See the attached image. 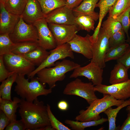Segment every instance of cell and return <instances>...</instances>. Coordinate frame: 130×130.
<instances>
[{"instance_id":"obj_8","label":"cell","mask_w":130,"mask_h":130,"mask_svg":"<svg viewBox=\"0 0 130 130\" xmlns=\"http://www.w3.org/2000/svg\"><path fill=\"white\" fill-rule=\"evenodd\" d=\"M50 52L49 55L44 62L27 76L29 78H33L38 71L43 68L54 66L55 62L58 60L63 59L67 57L72 59L74 58L73 52L68 43L57 46Z\"/></svg>"},{"instance_id":"obj_31","label":"cell","mask_w":130,"mask_h":130,"mask_svg":"<svg viewBox=\"0 0 130 130\" xmlns=\"http://www.w3.org/2000/svg\"><path fill=\"white\" fill-rule=\"evenodd\" d=\"M15 45L8 34H0V55L12 52Z\"/></svg>"},{"instance_id":"obj_17","label":"cell","mask_w":130,"mask_h":130,"mask_svg":"<svg viewBox=\"0 0 130 130\" xmlns=\"http://www.w3.org/2000/svg\"><path fill=\"white\" fill-rule=\"evenodd\" d=\"M24 21L33 24L38 20L45 18L40 5L37 0H27L24 10L20 16Z\"/></svg>"},{"instance_id":"obj_27","label":"cell","mask_w":130,"mask_h":130,"mask_svg":"<svg viewBox=\"0 0 130 130\" xmlns=\"http://www.w3.org/2000/svg\"><path fill=\"white\" fill-rule=\"evenodd\" d=\"M130 7V0H116L109 12V16L116 19Z\"/></svg>"},{"instance_id":"obj_15","label":"cell","mask_w":130,"mask_h":130,"mask_svg":"<svg viewBox=\"0 0 130 130\" xmlns=\"http://www.w3.org/2000/svg\"><path fill=\"white\" fill-rule=\"evenodd\" d=\"M91 36L87 34L85 37H83L76 34L68 43L72 51L81 54L88 59H91L93 57V54Z\"/></svg>"},{"instance_id":"obj_32","label":"cell","mask_w":130,"mask_h":130,"mask_svg":"<svg viewBox=\"0 0 130 130\" xmlns=\"http://www.w3.org/2000/svg\"><path fill=\"white\" fill-rule=\"evenodd\" d=\"M116 19L122 25L123 28L127 35L126 42L130 43V37L128 33L130 27V7Z\"/></svg>"},{"instance_id":"obj_13","label":"cell","mask_w":130,"mask_h":130,"mask_svg":"<svg viewBox=\"0 0 130 130\" xmlns=\"http://www.w3.org/2000/svg\"><path fill=\"white\" fill-rule=\"evenodd\" d=\"M56 42L57 46L68 43L79 31L75 25H59L48 23Z\"/></svg>"},{"instance_id":"obj_36","label":"cell","mask_w":130,"mask_h":130,"mask_svg":"<svg viewBox=\"0 0 130 130\" xmlns=\"http://www.w3.org/2000/svg\"><path fill=\"white\" fill-rule=\"evenodd\" d=\"M117 60V63H121L128 70L130 68V45Z\"/></svg>"},{"instance_id":"obj_10","label":"cell","mask_w":130,"mask_h":130,"mask_svg":"<svg viewBox=\"0 0 130 130\" xmlns=\"http://www.w3.org/2000/svg\"><path fill=\"white\" fill-rule=\"evenodd\" d=\"M103 69L97 64L91 62L86 66L81 67L80 65L75 68L69 77L77 78L79 77H84L91 80L94 85H97L102 84Z\"/></svg>"},{"instance_id":"obj_22","label":"cell","mask_w":130,"mask_h":130,"mask_svg":"<svg viewBox=\"0 0 130 130\" xmlns=\"http://www.w3.org/2000/svg\"><path fill=\"white\" fill-rule=\"evenodd\" d=\"M130 105V98L125 100L120 105L115 109L110 107L106 109L103 112L107 116L109 122V130H120V126H116V119L117 115L122 108Z\"/></svg>"},{"instance_id":"obj_47","label":"cell","mask_w":130,"mask_h":130,"mask_svg":"<svg viewBox=\"0 0 130 130\" xmlns=\"http://www.w3.org/2000/svg\"></svg>"},{"instance_id":"obj_34","label":"cell","mask_w":130,"mask_h":130,"mask_svg":"<svg viewBox=\"0 0 130 130\" xmlns=\"http://www.w3.org/2000/svg\"><path fill=\"white\" fill-rule=\"evenodd\" d=\"M125 33L123 29L114 33L109 38L110 48L117 46L125 42Z\"/></svg>"},{"instance_id":"obj_40","label":"cell","mask_w":130,"mask_h":130,"mask_svg":"<svg viewBox=\"0 0 130 130\" xmlns=\"http://www.w3.org/2000/svg\"><path fill=\"white\" fill-rule=\"evenodd\" d=\"M10 119L5 114L0 110V130H3L10 123Z\"/></svg>"},{"instance_id":"obj_20","label":"cell","mask_w":130,"mask_h":130,"mask_svg":"<svg viewBox=\"0 0 130 130\" xmlns=\"http://www.w3.org/2000/svg\"><path fill=\"white\" fill-rule=\"evenodd\" d=\"M127 69L122 64L117 63L110 72L109 82L111 84L127 81L129 78Z\"/></svg>"},{"instance_id":"obj_21","label":"cell","mask_w":130,"mask_h":130,"mask_svg":"<svg viewBox=\"0 0 130 130\" xmlns=\"http://www.w3.org/2000/svg\"><path fill=\"white\" fill-rule=\"evenodd\" d=\"M50 52L39 46L35 49L27 54L22 56L30 62L38 66L45 60L50 54Z\"/></svg>"},{"instance_id":"obj_43","label":"cell","mask_w":130,"mask_h":130,"mask_svg":"<svg viewBox=\"0 0 130 130\" xmlns=\"http://www.w3.org/2000/svg\"><path fill=\"white\" fill-rule=\"evenodd\" d=\"M128 112L127 117L120 126V130H130V111Z\"/></svg>"},{"instance_id":"obj_2","label":"cell","mask_w":130,"mask_h":130,"mask_svg":"<svg viewBox=\"0 0 130 130\" xmlns=\"http://www.w3.org/2000/svg\"><path fill=\"white\" fill-rule=\"evenodd\" d=\"M80 66L72 61L65 59L61 61L57 62L53 67L46 68L40 70L36 74V78L41 83L47 84L49 88L52 89L56 86L57 82L65 79L66 73Z\"/></svg>"},{"instance_id":"obj_30","label":"cell","mask_w":130,"mask_h":130,"mask_svg":"<svg viewBox=\"0 0 130 130\" xmlns=\"http://www.w3.org/2000/svg\"><path fill=\"white\" fill-rule=\"evenodd\" d=\"M102 28L110 38L114 33L123 29L121 23L116 19L108 16L102 24Z\"/></svg>"},{"instance_id":"obj_39","label":"cell","mask_w":130,"mask_h":130,"mask_svg":"<svg viewBox=\"0 0 130 130\" xmlns=\"http://www.w3.org/2000/svg\"><path fill=\"white\" fill-rule=\"evenodd\" d=\"M117 47L109 48L104 57V60L105 62L112 60H116Z\"/></svg>"},{"instance_id":"obj_24","label":"cell","mask_w":130,"mask_h":130,"mask_svg":"<svg viewBox=\"0 0 130 130\" xmlns=\"http://www.w3.org/2000/svg\"><path fill=\"white\" fill-rule=\"evenodd\" d=\"M18 74L13 73L2 82L0 86V97L4 100L12 101L11 90L13 83L15 82Z\"/></svg>"},{"instance_id":"obj_12","label":"cell","mask_w":130,"mask_h":130,"mask_svg":"<svg viewBox=\"0 0 130 130\" xmlns=\"http://www.w3.org/2000/svg\"><path fill=\"white\" fill-rule=\"evenodd\" d=\"M95 91L110 95L117 100L130 98V79L124 82L107 85L102 84L95 86Z\"/></svg>"},{"instance_id":"obj_45","label":"cell","mask_w":130,"mask_h":130,"mask_svg":"<svg viewBox=\"0 0 130 130\" xmlns=\"http://www.w3.org/2000/svg\"><path fill=\"white\" fill-rule=\"evenodd\" d=\"M126 110L128 112L130 111V105H129L127 106L126 109Z\"/></svg>"},{"instance_id":"obj_26","label":"cell","mask_w":130,"mask_h":130,"mask_svg":"<svg viewBox=\"0 0 130 130\" xmlns=\"http://www.w3.org/2000/svg\"><path fill=\"white\" fill-rule=\"evenodd\" d=\"M27 0H7L4 4L6 10L13 14L20 16Z\"/></svg>"},{"instance_id":"obj_42","label":"cell","mask_w":130,"mask_h":130,"mask_svg":"<svg viewBox=\"0 0 130 130\" xmlns=\"http://www.w3.org/2000/svg\"><path fill=\"white\" fill-rule=\"evenodd\" d=\"M84 0H67L65 6L73 10L78 6Z\"/></svg>"},{"instance_id":"obj_35","label":"cell","mask_w":130,"mask_h":130,"mask_svg":"<svg viewBox=\"0 0 130 130\" xmlns=\"http://www.w3.org/2000/svg\"><path fill=\"white\" fill-rule=\"evenodd\" d=\"M46 105L48 114L51 125L55 130H71L56 118L52 112L49 104H47Z\"/></svg>"},{"instance_id":"obj_29","label":"cell","mask_w":130,"mask_h":130,"mask_svg":"<svg viewBox=\"0 0 130 130\" xmlns=\"http://www.w3.org/2000/svg\"><path fill=\"white\" fill-rule=\"evenodd\" d=\"M39 45L38 42H28L15 43L12 52L22 55L33 50Z\"/></svg>"},{"instance_id":"obj_4","label":"cell","mask_w":130,"mask_h":130,"mask_svg":"<svg viewBox=\"0 0 130 130\" xmlns=\"http://www.w3.org/2000/svg\"><path fill=\"white\" fill-rule=\"evenodd\" d=\"M125 101L117 100L110 95L104 94L102 98L95 100L86 110H81L75 119L82 122L99 120L101 118V113L110 107L120 105Z\"/></svg>"},{"instance_id":"obj_11","label":"cell","mask_w":130,"mask_h":130,"mask_svg":"<svg viewBox=\"0 0 130 130\" xmlns=\"http://www.w3.org/2000/svg\"><path fill=\"white\" fill-rule=\"evenodd\" d=\"M33 24L37 31L39 46L46 50L53 49L57 46L55 40L45 18L38 20Z\"/></svg>"},{"instance_id":"obj_28","label":"cell","mask_w":130,"mask_h":130,"mask_svg":"<svg viewBox=\"0 0 130 130\" xmlns=\"http://www.w3.org/2000/svg\"><path fill=\"white\" fill-rule=\"evenodd\" d=\"M46 15L53 10L65 6L66 0H37Z\"/></svg>"},{"instance_id":"obj_41","label":"cell","mask_w":130,"mask_h":130,"mask_svg":"<svg viewBox=\"0 0 130 130\" xmlns=\"http://www.w3.org/2000/svg\"><path fill=\"white\" fill-rule=\"evenodd\" d=\"M129 45V44L125 42L117 47L116 60L122 55Z\"/></svg>"},{"instance_id":"obj_6","label":"cell","mask_w":130,"mask_h":130,"mask_svg":"<svg viewBox=\"0 0 130 130\" xmlns=\"http://www.w3.org/2000/svg\"><path fill=\"white\" fill-rule=\"evenodd\" d=\"M3 56L5 65L10 72L28 76L35 69V65L22 56L11 52Z\"/></svg>"},{"instance_id":"obj_1","label":"cell","mask_w":130,"mask_h":130,"mask_svg":"<svg viewBox=\"0 0 130 130\" xmlns=\"http://www.w3.org/2000/svg\"><path fill=\"white\" fill-rule=\"evenodd\" d=\"M19 108V113L26 130H40L51 125L47 105L38 98L33 102L21 98Z\"/></svg>"},{"instance_id":"obj_23","label":"cell","mask_w":130,"mask_h":130,"mask_svg":"<svg viewBox=\"0 0 130 130\" xmlns=\"http://www.w3.org/2000/svg\"><path fill=\"white\" fill-rule=\"evenodd\" d=\"M107 121L108 119L102 117L98 120L84 122L66 119L65 120V122L68 125L72 130H84L86 128L102 124Z\"/></svg>"},{"instance_id":"obj_19","label":"cell","mask_w":130,"mask_h":130,"mask_svg":"<svg viewBox=\"0 0 130 130\" xmlns=\"http://www.w3.org/2000/svg\"><path fill=\"white\" fill-rule=\"evenodd\" d=\"M99 0H84L77 7L72 10L75 15L84 14L92 17L95 21L99 18V14L94 9Z\"/></svg>"},{"instance_id":"obj_33","label":"cell","mask_w":130,"mask_h":130,"mask_svg":"<svg viewBox=\"0 0 130 130\" xmlns=\"http://www.w3.org/2000/svg\"><path fill=\"white\" fill-rule=\"evenodd\" d=\"M116 0H99L96 6L99 9V19L103 20Z\"/></svg>"},{"instance_id":"obj_5","label":"cell","mask_w":130,"mask_h":130,"mask_svg":"<svg viewBox=\"0 0 130 130\" xmlns=\"http://www.w3.org/2000/svg\"><path fill=\"white\" fill-rule=\"evenodd\" d=\"M94 85L91 82L85 83L77 78L67 84L63 93L80 97L84 99L90 105L98 98L95 93Z\"/></svg>"},{"instance_id":"obj_37","label":"cell","mask_w":130,"mask_h":130,"mask_svg":"<svg viewBox=\"0 0 130 130\" xmlns=\"http://www.w3.org/2000/svg\"><path fill=\"white\" fill-rule=\"evenodd\" d=\"M13 73L7 69L4 63L3 55H0V82H2Z\"/></svg>"},{"instance_id":"obj_18","label":"cell","mask_w":130,"mask_h":130,"mask_svg":"<svg viewBox=\"0 0 130 130\" xmlns=\"http://www.w3.org/2000/svg\"><path fill=\"white\" fill-rule=\"evenodd\" d=\"M21 99L15 97L13 100H4L0 97V109L10 119L11 122L16 120V114Z\"/></svg>"},{"instance_id":"obj_3","label":"cell","mask_w":130,"mask_h":130,"mask_svg":"<svg viewBox=\"0 0 130 130\" xmlns=\"http://www.w3.org/2000/svg\"><path fill=\"white\" fill-rule=\"evenodd\" d=\"M24 75H18L15 82L14 91L21 98L29 102H33L40 96H47L52 92V89L45 88L46 84L34 77L29 81Z\"/></svg>"},{"instance_id":"obj_44","label":"cell","mask_w":130,"mask_h":130,"mask_svg":"<svg viewBox=\"0 0 130 130\" xmlns=\"http://www.w3.org/2000/svg\"><path fill=\"white\" fill-rule=\"evenodd\" d=\"M58 108L62 111L66 110L68 108V104L65 101L62 100L59 102L57 104Z\"/></svg>"},{"instance_id":"obj_14","label":"cell","mask_w":130,"mask_h":130,"mask_svg":"<svg viewBox=\"0 0 130 130\" xmlns=\"http://www.w3.org/2000/svg\"><path fill=\"white\" fill-rule=\"evenodd\" d=\"M75 18L72 10L65 6L52 11L46 15L45 18L48 23L76 26Z\"/></svg>"},{"instance_id":"obj_16","label":"cell","mask_w":130,"mask_h":130,"mask_svg":"<svg viewBox=\"0 0 130 130\" xmlns=\"http://www.w3.org/2000/svg\"><path fill=\"white\" fill-rule=\"evenodd\" d=\"M20 17L8 12L5 9L4 4L0 2V34H9L11 33Z\"/></svg>"},{"instance_id":"obj_46","label":"cell","mask_w":130,"mask_h":130,"mask_svg":"<svg viewBox=\"0 0 130 130\" xmlns=\"http://www.w3.org/2000/svg\"><path fill=\"white\" fill-rule=\"evenodd\" d=\"M7 0H0V2L4 4Z\"/></svg>"},{"instance_id":"obj_25","label":"cell","mask_w":130,"mask_h":130,"mask_svg":"<svg viewBox=\"0 0 130 130\" xmlns=\"http://www.w3.org/2000/svg\"><path fill=\"white\" fill-rule=\"evenodd\" d=\"M75 16L76 24L79 30H85L90 32L94 30L95 21L92 17L84 14H79Z\"/></svg>"},{"instance_id":"obj_7","label":"cell","mask_w":130,"mask_h":130,"mask_svg":"<svg viewBox=\"0 0 130 130\" xmlns=\"http://www.w3.org/2000/svg\"><path fill=\"white\" fill-rule=\"evenodd\" d=\"M9 35L15 43L38 41V32L35 27L33 24L26 23L20 16L13 30Z\"/></svg>"},{"instance_id":"obj_38","label":"cell","mask_w":130,"mask_h":130,"mask_svg":"<svg viewBox=\"0 0 130 130\" xmlns=\"http://www.w3.org/2000/svg\"><path fill=\"white\" fill-rule=\"evenodd\" d=\"M26 126L21 119L10 122L5 128L6 130H24Z\"/></svg>"},{"instance_id":"obj_9","label":"cell","mask_w":130,"mask_h":130,"mask_svg":"<svg viewBox=\"0 0 130 130\" xmlns=\"http://www.w3.org/2000/svg\"><path fill=\"white\" fill-rule=\"evenodd\" d=\"M109 38L105 30L101 27L97 41L92 44L93 57L91 62L97 64L102 69L106 66L104 58L110 48L109 44Z\"/></svg>"}]
</instances>
